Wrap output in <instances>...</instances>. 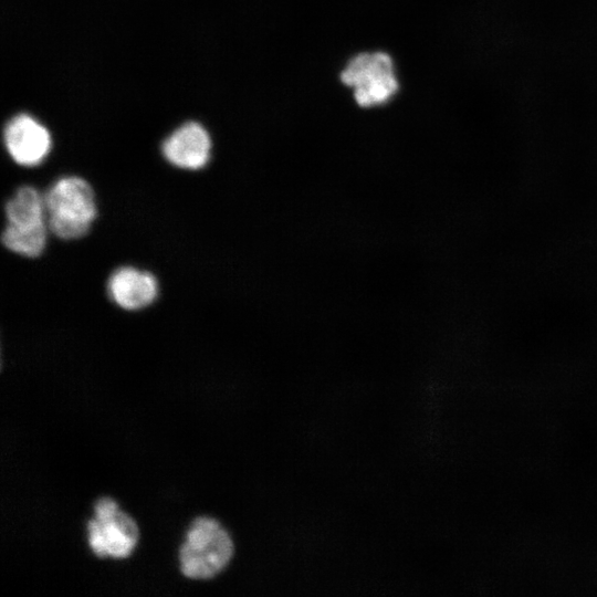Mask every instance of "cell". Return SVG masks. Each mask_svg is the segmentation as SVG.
Masks as SVG:
<instances>
[{
    "label": "cell",
    "instance_id": "1",
    "mask_svg": "<svg viewBox=\"0 0 597 597\" xmlns=\"http://www.w3.org/2000/svg\"><path fill=\"white\" fill-rule=\"evenodd\" d=\"M44 200L48 229L63 240L84 237L97 213L92 187L75 176L55 181L44 193Z\"/></svg>",
    "mask_w": 597,
    "mask_h": 597
},
{
    "label": "cell",
    "instance_id": "2",
    "mask_svg": "<svg viewBox=\"0 0 597 597\" xmlns=\"http://www.w3.org/2000/svg\"><path fill=\"white\" fill-rule=\"evenodd\" d=\"M234 545L227 530L214 519L197 517L179 551L180 570L192 579H209L230 563Z\"/></svg>",
    "mask_w": 597,
    "mask_h": 597
},
{
    "label": "cell",
    "instance_id": "3",
    "mask_svg": "<svg viewBox=\"0 0 597 597\" xmlns=\"http://www.w3.org/2000/svg\"><path fill=\"white\" fill-rule=\"evenodd\" d=\"M342 82L353 88L362 107L387 103L398 91L391 57L385 52H364L355 55L341 73Z\"/></svg>",
    "mask_w": 597,
    "mask_h": 597
},
{
    "label": "cell",
    "instance_id": "4",
    "mask_svg": "<svg viewBox=\"0 0 597 597\" xmlns=\"http://www.w3.org/2000/svg\"><path fill=\"white\" fill-rule=\"evenodd\" d=\"M95 517L87 524L88 544L98 557L125 558L135 548L139 531L134 519L111 498L96 501Z\"/></svg>",
    "mask_w": 597,
    "mask_h": 597
},
{
    "label": "cell",
    "instance_id": "5",
    "mask_svg": "<svg viewBox=\"0 0 597 597\" xmlns=\"http://www.w3.org/2000/svg\"><path fill=\"white\" fill-rule=\"evenodd\" d=\"M3 140L11 158L22 166L40 164L51 148L48 129L27 114L17 115L7 123Z\"/></svg>",
    "mask_w": 597,
    "mask_h": 597
},
{
    "label": "cell",
    "instance_id": "6",
    "mask_svg": "<svg viewBox=\"0 0 597 597\" xmlns=\"http://www.w3.org/2000/svg\"><path fill=\"white\" fill-rule=\"evenodd\" d=\"M211 140L207 130L196 122H188L174 130L163 143L164 157L174 166L197 170L209 160Z\"/></svg>",
    "mask_w": 597,
    "mask_h": 597
},
{
    "label": "cell",
    "instance_id": "7",
    "mask_svg": "<svg viewBox=\"0 0 597 597\" xmlns=\"http://www.w3.org/2000/svg\"><path fill=\"white\" fill-rule=\"evenodd\" d=\"M107 291L116 305L127 311H137L156 300L158 282L150 272L123 266L109 276Z\"/></svg>",
    "mask_w": 597,
    "mask_h": 597
},
{
    "label": "cell",
    "instance_id": "8",
    "mask_svg": "<svg viewBox=\"0 0 597 597\" xmlns=\"http://www.w3.org/2000/svg\"><path fill=\"white\" fill-rule=\"evenodd\" d=\"M9 226L33 228L45 224L44 195L31 186L20 187L4 206Z\"/></svg>",
    "mask_w": 597,
    "mask_h": 597
},
{
    "label": "cell",
    "instance_id": "9",
    "mask_svg": "<svg viewBox=\"0 0 597 597\" xmlns=\"http://www.w3.org/2000/svg\"><path fill=\"white\" fill-rule=\"evenodd\" d=\"M46 224L33 228H18L7 224L2 232L3 245L20 255L39 256L46 243Z\"/></svg>",
    "mask_w": 597,
    "mask_h": 597
}]
</instances>
